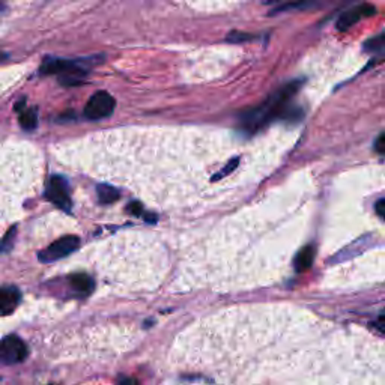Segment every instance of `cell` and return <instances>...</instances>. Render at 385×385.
<instances>
[{"label":"cell","instance_id":"7","mask_svg":"<svg viewBox=\"0 0 385 385\" xmlns=\"http://www.w3.org/2000/svg\"><path fill=\"white\" fill-rule=\"evenodd\" d=\"M376 12V8L373 5H369V3H363V5H358L355 8H353V10H349L346 11L345 14H341L340 15V19L337 20V29L341 30V32H345L348 30L349 28H353V26L355 23H358L360 20L366 19V17H372L375 15Z\"/></svg>","mask_w":385,"mask_h":385},{"label":"cell","instance_id":"12","mask_svg":"<svg viewBox=\"0 0 385 385\" xmlns=\"http://www.w3.org/2000/svg\"><path fill=\"white\" fill-rule=\"evenodd\" d=\"M20 125L24 128V130H28V131H32V130H35L37 125H38V112H37V109H26V110H21V113H20Z\"/></svg>","mask_w":385,"mask_h":385},{"label":"cell","instance_id":"15","mask_svg":"<svg viewBox=\"0 0 385 385\" xmlns=\"http://www.w3.org/2000/svg\"><path fill=\"white\" fill-rule=\"evenodd\" d=\"M126 211L133 214V216H143L144 217V212H143V208H142V205L139 202H131L130 205L126 207Z\"/></svg>","mask_w":385,"mask_h":385},{"label":"cell","instance_id":"4","mask_svg":"<svg viewBox=\"0 0 385 385\" xmlns=\"http://www.w3.org/2000/svg\"><path fill=\"white\" fill-rule=\"evenodd\" d=\"M79 244H80V239L77 236L73 235L62 236L53 244H50L46 250H42L38 254V259L39 262H44V263H51L59 259H64L79 249Z\"/></svg>","mask_w":385,"mask_h":385},{"label":"cell","instance_id":"5","mask_svg":"<svg viewBox=\"0 0 385 385\" xmlns=\"http://www.w3.org/2000/svg\"><path fill=\"white\" fill-rule=\"evenodd\" d=\"M47 199L55 203L57 208H61L66 212L71 211V196H70V185L66 179L62 176H51L47 185Z\"/></svg>","mask_w":385,"mask_h":385},{"label":"cell","instance_id":"17","mask_svg":"<svg viewBox=\"0 0 385 385\" xmlns=\"http://www.w3.org/2000/svg\"><path fill=\"white\" fill-rule=\"evenodd\" d=\"M375 327L385 336V310L378 316V319H376V322H375Z\"/></svg>","mask_w":385,"mask_h":385},{"label":"cell","instance_id":"11","mask_svg":"<svg viewBox=\"0 0 385 385\" xmlns=\"http://www.w3.org/2000/svg\"><path fill=\"white\" fill-rule=\"evenodd\" d=\"M97 198H98V202L102 205H112L119 200V198H121V193H119L112 185L100 184L97 187Z\"/></svg>","mask_w":385,"mask_h":385},{"label":"cell","instance_id":"19","mask_svg":"<svg viewBox=\"0 0 385 385\" xmlns=\"http://www.w3.org/2000/svg\"><path fill=\"white\" fill-rule=\"evenodd\" d=\"M118 385H139V382H137L134 378H126V376H124V378L118 381Z\"/></svg>","mask_w":385,"mask_h":385},{"label":"cell","instance_id":"13","mask_svg":"<svg viewBox=\"0 0 385 385\" xmlns=\"http://www.w3.org/2000/svg\"><path fill=\"white\" fill-rule=\"evenodd\" d=\"M382 50H385V32L364 42V51L367 53H379Z\"/></svg>","mask_w":385,"mask_h":385},{"label":"cell","instance_id":"18","mask_svg":"<svg viewBox=\"0 0 385 385\" xmlns=\"http://www.w3.org/2000/svg\"><path fill=\"white\" fill-rule=\"evenodd\" d=\"M375 209H376V214H378V216L382 220H385V199H381V200L376 202Z\"/></svg>","mask_w":385,"mask_h":385},{"label":"cell","instance_id":"8","mask_svg":"<svg viewBox=\"0 0 385 385\" xmlns=\"http://www.w3.org/2000/svg\"><path fill=\"white\" fill-rule=\"evenodd\" d=\"M21 301L20 290L15 286H3L0 292V310L3 316L11 314Z\"/></svg>","mask_w":385,"mask_h":385},{"label":"cell","instance_id":"16","mask_svg":"<svg viewBox=\"0 0 385 385\" xmlns=\"http://www.w3.org/2000/svg\"><path fill=\"white\" fill-rule=\"evenodd\" d=\"M375 151L378 153H385V131L381 133L375 140Z\"/></svg>","mask_w":385,"mask_h":385},{"label":"cell","instance_id":"14","mask_svg":"<svg viewBox=\"0 0 385 385\" xmlns=\"http://www.w3.org/2000/svg\"><path fill=\"white\" fill-rule=\"evenodd\" d=\"M250 39H254V35H250V33H230L227 38L230 42H244Z\"/></svg>","mask_w":385,"mask_h":385},{"label":"cell","instance_id":"1","mask_svg":"<svg viewBox=\"0 0 385 385\" xmlns=\"http://www.w3.org/2000/svg\"><path fill=\"white\" fill-rule=\"evenodd\" d=\"M301 88V80H295L288 83L285 88H281L279 92L274 93L271 98L261 104L259 107H256L253 110L244 113L241 116V124L247 131H256L262 128L263 125H267L268 121L272 119L280 118V119H288L290 110L294 109V106H290V101H292L294 95L298 92V89Z\"/></svg>","mask_w":385,"mask_h":385},{"label":"cell","instance_id":"9","mask_svg":"<svg viewBox=\"0 0 385 385\" xmlns=\"http://www.w3.org/2000/svg\"><path fill=\"white\" fill-rule=\"evenodd\" d=\"M68 281H70L74 292L80 295H89L95 289V281L88 274H73V276L68 277Z\"/></svg>","mask_w":385,"mask_h":385},{"label":"cell","instance_id":"10","mask_svg":"<svg viewBox=\"0 0 385 385\" xmlns=\"http://www.w3.org/2000/svg\"><path fill=\"white\" fill-rule=\"evenodd\" d=\"M313 261H314V249L312 245H307V247H304V249L299 250L297 254V258L294 261L295 270L298 272L307 271L313 265Z\"/></svg>","mask_w":385,"mask_h":385},{"label":"cell","instance_id":"2","mask_svg":"<svg viewBox=\"0 0 385 385\" xmlns=\"http://www.w3.org/2000/svg\"><path fill=\"white\" fill-rule=\"evenodd\" d=\"M93 61L89 59H77V61H70V59H47L42 64L41 73L42 74H61V82L66 86L80 83L84 75L88 74L91 65Z\"/></svg>","mask_w":385,"mask_h":385},{"label":"cell","instance_id":"6","mask_svg":"<svg viewBox=\"0 0 385 385\" xmlns=\"http://www.w3.org/2000/svg\"><path fill=\"white\" fill-rule=\"evenodd\" d=\"M29 349L24 341L17 336H6L0 345V357H2L3 364H19L28 358Z\"/></svg>","mask_w":385,"mask_h":385},{"label":"cell","instance_id":"3","mask_svg":"<svg viewBox=\"0 0 385 385\" xmlns=\"http://www.w3.org/2000/svg\"><path fill=\"white\" fill-rule=\"evenodd\" d=\"M116 106L115 98L106 91H98L93 93L89 101L84 106V118L89 121H101L113 113Z\"/></svg>","mask_w":385,"mask_h":385}]
</instances>
